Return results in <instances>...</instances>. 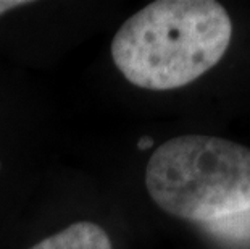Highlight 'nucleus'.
I'll return each instance as SVG.
<instances>
[{"instance_id":"39448f33","label":"nucleus","mask_w":250,"mask_h":249,"mask_svg":"<svg viewBox=\"0 0 250 249\" xmlns=\"http://www.w3.org/2000/svg\"><path fill=\"white\" fill-rule=\"evenodd\" d=\"M153 146V139L150 136H142L139 141H137V147H139V149H150V147Z\"/></svg>"},{"instance_id":"7ed1b4c3","label":"nucleus","mask_w":250,"mask_h":249,"mask_svg":"<svg viewBox=\"0 0 250 249\" xmlns=\"http://www.w3.org/2000/svg\"><path fill=\"white\" fill-rule=\"evenodd\" d=\"M29 249H113L102 226L94 222H78L39 241Z\"/></svg>"},{"instance_id":"f03ea898","label":"nucleus","mask_w":250,"mask_h":249,"mask_svg":"<svg viewBox=\"0 0 250 249\" xmlns=\"http://www.w3.org/2000/svg\"><path fill=\"white\" fill-rule=\"evenodd\" d=\"M146 188L167 214L197 224L250 210V147L218 136L183 135L148 158Z\"/></svg>"},{"instance_id":"f257e3e1","label":"nucleus","mask_w":250,"mask_h":249,"mask_svg":"<svg viewBox=\"0 0 250 249\" xmlns=\"http://www.w3.org/2000/svg\"><path fill=\"white\" fill-rule=\"evenodd\" d=\"M231 39V17L215 0H157L121 24L111 58L134 86L169 91L211 70Z\"/></svg>"},{"instance_id":"20e7f679","label":"nucleus","mask_w":250,"mask_h":249,"mask_svg":"<svg viewBox=\"0 0 250 249\" xmlns=\"http://www.w3.org/2000/svg\"><path fill=\"white\" fill-rule=\"evenodd\" d=\"M29 2H23V0H0V15H3L5 12H10L13 8L23 7L28 5Z\"/></svg>"}]
</instances>
